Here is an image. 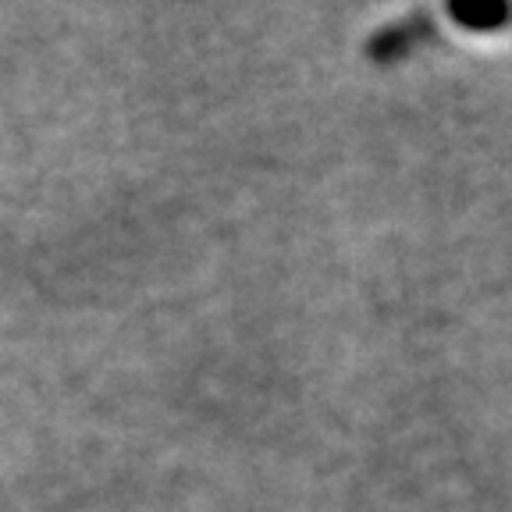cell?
I'll use <instances>...</instances> for the list:
<instances>
[{
  "label": "cell",
  "instance_id": "cell-1",
  "mask_svg": "<svg viewBox=\"0 0 512 512\" xmlns=\"http://www.w3.org/2000/svg\"><path fill=\"white\" fill-rule=\"evenodd\" d=\"M452 18H456V22H463L466 29L484 32V29H498V25L505 22V8H502V4H495L491 11H463V8H452Z\"/></svg>",
  "mask_w": 512,
  "mask_h": 512
}]
</instances>
